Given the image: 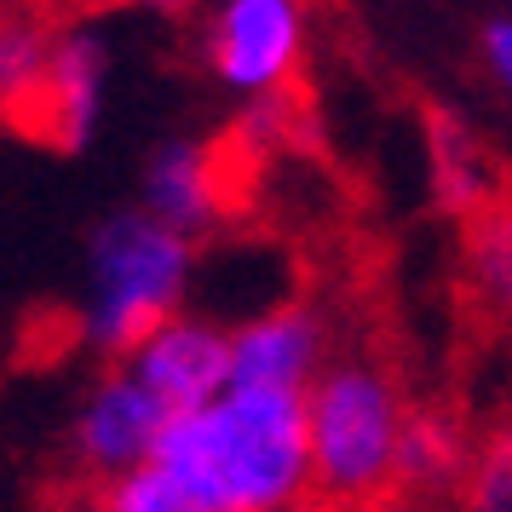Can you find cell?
I'll use <instances>...</instances> for the list:
<instances>
[{
    "mask_svg": "<svg viewBox=\"0 0 512 512\" xmlns=\"http://www.w3.org/2000/svg\"><path fill=\"white\" fill-rule=\"evenodd\" d=\"M156 461H167L213 512L311 507L305 392L231 386L202 409L167 420Z\"/></svg>",
    "mask_w": 512,
    "mask_h": 512,
    "instance_id": "6da1fadb",
    "label": "cell"
},
{
    "mask_svg": "<svg viewBox=\"0 0 512 512\" xmlns=\"http://www.w3.org/2000/svg\"><path fill=\"white\" fill-rule=\"evenodd\" d=\"M415 397L386 357L334 351L305 386V443H311V501L328 512H392L397 449Z\"/></svg>",
    "mask_w": 512,
    "mask_h": 512,
    "instance_id": "7a4b0ae2",
    "label": "cell"
},
{
    "mask_svg": "<svg viewBox=\"0 0 512 512\" xmlns=\"http://www.w3.org/2000/svg\"><path fill=\"white\" fill-rule=\"evenodd\" d=\"M196 282V242L144 208L116 213L93 231L87 248V300H81V346L104 363H121L156 323L185 311Z\"/></svg>",
    "mask_w": 512,
    "mask_h": 512,
    "instance_id": "3957f363",
    "label": "cell"
},
{
    "mask_svg": "<svg viewBox=\"0 0 512 512\" xmlns=\"http://www.w3.org/2000/svg\"><path fill=\"white\" fill-rule=\"evenodd\" d=\"M311 52V0H213L202 58L225 93L277 104L294 93Z\"/></svg>",
    "mask_w": 512,
    "mask_h": 512,
    "instance_id": "277c9868",
    "label": "cell"
},
{
    "mask_svg": "<svg viewBox=\"0 0 512 512\" xmlns=\"http://www.w3.org/2000/svg\"><path fill=\"white\" fill-rule=\"evenodd\" d=\"M167 420L173 415L162 409V397L127 363H104V374L87 386L70 420V484L98 489L121 472H133V466L156 461Z\"/></svg>",
    "mask_w": 512,
    "mask_h": 512,
    "instance_id": "5b68a950",
    "label": "cell"
},
{
    "mask_svg": "<svg viewBox=\"0 0 512 512\" xmlns=\"http://www.w3.org/2000/svg\"><path fill=\"white\" fill-rule=\"evenodd\" d=\"M334 357L328 317L311 300L259 305L254 317L231 323V386L254 392H305Z\"/></svg>",
    "mask_w": 512,
    "mask_h": 512,
    "instance_id": "8992f818",
    "label": "cell"
},
{
    "mask_svg": "<svg viewBox=\"0 0 512 512\" xmlns=\"http://www.w3.org/2000/svg\"><path fill=\"white\" fill-rule=\"evenodd\" d=\"M121 363L162 397L167 415H185V409H202L219 392H231V328L202 311H173Z\"/></svg>",
    "mask_w": 512,
    "mask_h": 512,
    "instance_id": "52a82bcc",
    "label": "cell"
},
{
    "mask_svg": "<svg viewBox=\"0 0 512 512\" xmlns=\"http://www.w3.org/2000/svg\"><path fill=\"white\" fill-rule=\"evenodd\" d=\"M150 219L173 225L179 236L202 242L236 213V167L231 150L202 139H173L162 144L144 167V202Z\"/></svg>",
    "mask_w": 512,
    "mask_h": 512,
    "instance_id": "ba28073f",
    "label": "cell"
},
{
    "mask_svg": "<svg viewBox=\"0 0 512 512\" xmlns=\"http://www.w3.org/2000/svg\"><path fill=\"white\" fill-rule=\"evenodd\" d=\"M104 81H110V47L93 29H58L52 70L29 133L58 144V150H81L98 133V116H104Z\"/></svg>",
    "mask_w": 512,
    "mask_h": 512,
    "instance_id": "9c48e42d",
    "label": "cell"
},
{
    "mask_svg": "<svg viewBox=\"0 0 512 512\" xmlns=\"http://www.w3.org/2000/svg\"><path fill=\"white\" fill-rule=\"evenodd\" d=\"M478 449V426L449 403H415L397 449V501H455Z\"/></svg>",
    "mask_w": 512,
    "mask_h": 512,
    "instance_id": "30bf717a",
    "label": "cell"
},
{
    "mask_svg": "<svg viewBox=\"0 0 512 512\" xmlns=\"http://www.w3.org/2000/svg\"><path fill=\"white\" fill-rule=\"evenodd\" d=\"M52 47H58V29L29 18L18 6H0V116L12 127L35 121V104H41V87H47L52 70Z\"/></svg>",
    "mask_w": 512,
    "mask_h": 512,
    "instance_id": "8fae6325",
    "label": "cell"
},
{
    "mask_svg": "<svg viewBox=\"0 0 512 512\" xmlns=\"http://www.w3.org/2000/svg\"><path fill=\"white\" fill-rule=\"evenodd\" d=\"M432 173H438V196L461 219H478L484 208L507 202L501 185L489 179V156L466 133H455L449 121H438V133H432Z\"/></svg>",
    "mask_w": 512,
    "mask_h": 512,
    "instance_id": "7c38bea8",
    "label": "cell"
},
{
    "mask_svg": "<svg viewBox=\"0 0 512 512\" xmlns=\"http://www.w3.org/2000/svg\"><path fill=\"white\" fill-rule=\"evenodd\" d=\"M455 512H512V415L478 426V449L455 489Z\"/></svg>",
    "mask_w": 512,
    "mask_h": 512,
    "instance_id": "4fadbf2b",
    "label": "cell"
},
{
    "mask_svg": "<svg viewBox=\"0 0 512 512\" xmlns=\"http://www.w3.org/2000/svg\"><path fill=\"white\" fill-rule=\"evenodd\" d=\"M466 271L489 305L512 311V202H495L466 219Z\"/></svg>",
    "mask_w": 512,
    "mask_h": 512,
    "instance_id": "5bb4252c",
    "label": "cell"
},
{
    "mask_svg": "<svg viewBox=\"0 0 512 512\" xmlns=\"http://www.w3.org/2000/svg\"><path fill=\"white\" fill-rule=\"evenodd\" d=\"M98 501L110 512H213L167 461H144L110 484H98Z\"/></svg>",
    "mask_w": 512,
    "mask_h": 512,
    "instance_id": "9a60e30c",
    "label": "cell"
},
{
    "mask_svg": "<svg viewBox=\"0 0 512 512\" xmlns=\"http://www.w3.org/2000/svg\"><path fill=\"white\" fill-rule=\"evenodd\" d=\"M478 58H484V70L495 75V87L512 98V12H501V18H489V24L478 29Z\"/></svg>",
    "mask_w": 512,
    "mask_h": 512,
    "instance_id": "2e32d148",
    "label": "cell"
},
{
    "mask_svg": "<svg viewBox=\"0 0 512 512\" xmlns=\"http://www.w3.org/2000/svg\"><path fill=\"white\" fill-rule=\"evenodd\" d=\"M41 512H110V507L98 501V489L70 484V478H64V489H52V495H47V507H41Z\"/></svg>",
    "mask_w": 512,
    "mask_h": 512,
    "instance_id": "e0dca14e",
    "label": "cell"
},
{
    "mask_svg": "<svg viewBox=\"0 0 512 512\" xmlns=\"http://www.w3.org/2000/svg\"><path fill=\"white\" fill-rule=\"evenodd\" d=\"M139 6H150V12H167V18H179V12H190L196 0H139Z\"/></svg>",
    "mask_w": 512,
    "mask_h": 512,
    "instance_id": "ac0fdd59",
    "label": "cell"
},
{
    "mask_svg": "<svg viewBox=\"0 0 512 512\" xmlns=\"http://www.w3.org/2000/svg\"><path fill=\"white\" fill-rule=\"evenodd\" d=\"M300 512H328V507H317V501H311V507H300Z\"/></svg>",
    "mask_w": 512,
    "mask_h": 512,
    "instance_id": "d6986e66",
    "label": "cell"
},
{
    "mask_svg": "<svg viewBox=\"0 0 512 512\" xmlns=\"http://www.w3.org/2000/svg\"><path fill=\"white\" fill-rule=\"evenodd\" d=\"M0 6H6V0H0Z\"/></svg>",
    "mask_w": 512,
    "mask_h": 512,
    "instance_id": "ffe728a7",
    "label": "cell"
}]
</instances>
